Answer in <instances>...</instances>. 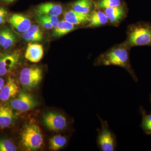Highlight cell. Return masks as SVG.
<instances>
[{"label":"cell","instance_id":"9","mask_svg":"<svg viewBox=\"0 0 151 151\" xmlns=\"http://www.w3.org/2000/svg\"><path fill=\"white\" fill-rule=\"evenodd\" d=\"M17 41L16 35L8 27L0 29V47L8 50L14 45Z\"/></svg>","mask_w":151,"mask_h":151},{"label":"cell","instance_id":"11","mask_svg":"<svg viewBox=\"0 0 151 151\" xmlns=\"http://www.w3.org/2000/svg\"><path fill=\"white\" fill-rule=\"evenodd\" d=\"M11 25L19 32L27 31L31 26V21L25 16L20 14H13L9 19Z\"/></svg>","mask_w":151,"mask_h":151},{"label":"cell","instance_id":"14","mask_svg":"<svg viewBox=\"0 0 151 151\" xmlns=\"http://www.w3.org/2000/svg\"><path fill=\"white\" fill-rule=\"evenodd\" d=\"M104 11L108 21L114 24H118L126 14L125 7L122 5L104 9Z\"/></svg>","mask_w":151,"mask_h":151},{"label":"cell","instance_id":"15","mask_svg":"<svg viewBox=\"0 0 151 151\" xmlns=\"http://www.w3.org/2000/svg\"><path fill=\"white\" fill-rule=\"evenodd\" d=\"M64 18L66 21L75 25L81 24L89 22L90 14L81 13L71 9L65 12Z\"/></svg>","mask_w":151,"mask_h":151},{"label":"cell","instance_id":"25","mask_svg":"<svg viewBox=\"0 0 151 151\" xmlns=\"http://www.w3.org/2000/svg\"><path fill=\"white\" fill-rule=\"evenodd\" d=\"M35 18L39 23L46 29H51L54 28L46 15H37Z\"/></svg>","mask_w":151,"mask_h":151},{"label":"cell","instance_id":"12","mask_svg":"<svg viewBox=\"0 0 151 151\" xmlns=\"http://www.w3.org/2000/svg\"><path fill=\"white\" fill-rule=\"evenodd\" d=\"M19 92V87L13 78L9 77L0 92V100L6 101L14 97Z\"/></svg>","mask_w":151,"mask_h":151},{"label":"cell","instance_id":"27","mask_svg":"<svg viewBox=\"0 0 151 151\" xmlns=\"http://www.w3.org/2000/svg\"><path fill=\"white\" fill-rule=\"evenodd\" d=\"M5 84L4 80L3 78H0V92Z\"/></svg>","mask_w":151,"mask_h":151},{"label":"cell","instance_id":"6","mask_svg":"<svg viewBox=\"0 0 151 151\" xmlns=\"http://www.w3.org/2000/svg\"><path fill=\"white\" fill-rule=\"evenodd\" d=\"M43 122L49 129L57 132L66 129L69 125L66 116L54 112L45 114L43 116Z\"/></svg>","mask_w":151,"mask_h":151},{"label":"cell","instance_id":"4","mask_svg":"<svg viewBox=\"0 0 151 151\" xmlns=\"http://www.w3.org/2000/svg\"><path fill=\"white\" fill-rule=\"evenodd\" d=\"M21 142L27 151H35L40 148L43 144V139L39 127L35 124L27 125L22 132Z\"/></svg>","mask_w":151,"mask_h":151},{"label":"cell","instance_id":"2","mask_svg":"<svg viewBox=\"0 0 151 151\" xmlns=\"http://www.w3.org/2000/svg\"><path fill=\"white\" fill-rule=\"evenodd\" d=\"M126 42L130 47L134 46H151V23L139 22L129 26Z\"/></svg>","mask_w":151,"mask_h":151},{"label":"cell","instance_id":"19","mask_svg":"<svg viewBox=\"0 0 151 151\" xmlns=\"http://www.w3.org/2000/svg\"><path fill=\"white\" fill-rule=\"evenodd\" d=\"M94 6L93 0H78L72 4L71 9L81 13L90 14Z\"/></svg>","mask_w":151,"mask_h":151},{"label":"cell","instance_id":"18","mask_svg":"<svg viewBox=\"0 0 151 151\" xmlns=\"http://www.w3.org/2000/svg\"><path fill=\"white\" fill-rule=\"evenodd\" d=\"M22 37L27 41L39 42L42 40L43 33L37 25H31L27 31L22 33Z\"/></svg>","mask_w":151,"mask_h":151},{"label":"cell","instance_id":"21","mask_svg":"<svg viewBox=\"0 0 151 151\" xmlns=\"http://www.w3.org/2000/svg\"><path fill=\"white\" fill-rule=\"evenodd\" d=\"M139 112L142 117L140 127L146 134L151 135V112L150 114H147L145 110L141 106Z\"/></svg>","mask_w":151,"mask_h":151},{"label":"cell","instance_id":"3","mask_svg":"<svg viewBox=\"0 0 151 151\" xmlns=\"http://www.w3.org/2000/svg\"><path fill=\"white\" fill-rule=\"evenodd\" d=\"M101 124V128L97 129V146L101 151H114L117 150L118 141L114 132L110 129L108 122L97 114Z\"/></svg>","mask_w":151,"mask_h":151},{"label":"cell","instance_id":"22","mask_svg":"<svg viewBox=\"0 0 151 151\" xmlns=\"http://www.w3.org/2000/svg\"><path fill=\"white\" fill-rule=\"evenodd\" d=\"M68 142V139L64 136L55 135L50 141V148L53 151L58 150L64 147Z\"/></svg>","mask_w":151,"mask_h":151},{"label":"cell","instance_id":"29","mask_svg":"<svg viewBox=\"0 0 151 151\" xmlns=\"http://www.w3.org/2000/svg\"><path fill=\"white\" fill-rule=\"evenodd\" d=\"M150 102H151V95H150Z\"/></svg>","mask_w":151,"mask_h":151},{"label":"cell","instance_id":"20","mask_svg":"<svg viewBox=\"0 0 151 151\" xmlns=\"http://www.w3.org/2000/svg\"><path fill=\"white\" fill-rule=\"evenodd\" d=\"M76 28L75 25L68 22L65 20L59 22L57 26L55 28L52 35L55 37H60L72 31Z\"/></svg>","mask_w":151,"mask_h":151},{"label":"cell","instance_id":"17","mask_svg":"<svg viewBox=\"0 0 151 151\" xmlns=\"http://www.w3.org/2000/svg\"><path fill=\"white\" fill-rule=\"evenodd\" d=\"M108 19L105 13L100 11L93 10L90 13V20L87 27H95L107 24Z\"/></svg>","mask_w":151,"mask_h":151},{"label":"cell","instance_id":"23","mask_svg":"<svg viewBox=\"0 0 151 151\" xmlns=\"http://www.w3.org/2000/svg\"><path fill=\"white\" fill-rule=\"evenodd\" d=\"M122 5L121 0H98L96 3L97 9L101 10Z\"/></svg>","mask_w":151,"mask_h":151},{"label":"cell","instance_id":"5","mask_svg":"<svg viewBox=\"0 0 151 151\" xmlns=\"http://www.w3.org/2000/svg\"><path fill=\"white\" fill-rule=\"evenodd\" d=\"M42 78V69L39 66H32L22 69L19 80L24 88L31 89L37 87L40 83Z\"/></svg>","mask_w":151,"mask_h":151},{"label":"cell","instance_id":"28","mask_svg":"<svg viewBox=\"0 0 151 151\" xmlns=\"http://www.w3.org/2000/svg\"><path fill=\"white\" fill-rule=\"evenodd\" d=\"M1 1L2 2L5 3V4H9L13 3L16 0H1Z\"/></svg>","mask_w":151,"mask_h":151},{"label":"cell","instance_id":"13","mask_svg":"<svg viewBox=\"0 0 151 151\" xmlns=\"http://www.w3.org/2000/svg\"><path fill=\"white\" fill-rule=\"evenodd\" d=\"M43 54L42 45L38 44L30 43L28 45L25 57L30 62L37 63L42 59Z\"/></svg>","mask_w":151,"mask_h":151},{"label":"cell","instance_id":"8","mask_svg":"<svg viewBox=\"0 0 151 151\" xmlns=\"http://www.w3.org/2000/svg\"><path fill=\"white\" fill-rule=\"evenodd\" d=\"M20 58L19 52L0 53V76L6 75L16 67Z\"/></svg>","mask_w":151,"mask_h":151},{"label":"cell","instance_id":"10","mask_svg":"<svg viewBox=\"0 0 151 151\" xmlns=\"http://www.w3.org/2000/svg\"><path fill=\"white\" fill-rule=\"evenodd\" d=\"M37 15L48 16H58L63 12V7L60 4L52 2L43 3L36 8Z\"/></svg>","mask_w":151,"mask_h":151},{"label":"cell","instance_id":"7","mask_svg":"<svg viewBox=\"0 0 151 151\" xmlns=\"http://www.w3.org/2000/svg\"><path fill=\"white\" fill-rule=\"evenodd\" d=\"M10 105L14 110L24 112L36 107L37 102L32 94L25 91H22L16 98L11 100Z\"/></svg>","mask_w":151,"mask_h":151},{"label":"cell","instance_id":"26","mask_svg":"<svg viewBox=\"0 0 151 151\" xmlns=\"http://www.w3.org/2000/svg\"><path fill=\"white\" fill-rule=\"evenodd\" d=\"M8 14L7 11L5 8L3 7H0V25L5 23Z\"/></svg>","mask_w":151,"mask_h":151},{"label":"cell","instance_id":"24","mask_svg":"<svg viewBox=\"0 0 151 151\" xmlns=\"http://www.w3.org/2000/svg\"><path fill=\"white\" fill-rule=\"evenodd\" d=\"M17 148L12 142L7 139H0V151H16Z\"/></svg>","mask_w":151,"mask_h":151},{"label":"cell","instance_id":"16","mask_svg":"<svg viewBox=\"0 0 151 151\" xmlns=\"http://www.w3.org/2000/svg\"><path fill=\"white\" fill-rule=\"evenodd\" d=\"M14 115L12 109L8 106H0V127L6 128L13 122Z\"/></svg>","mask_w":151,"mask_h":151},{"label":"cell","instance_id":"1","mask_svg":"<svg viewBox=\"0 0 151 151\" xmlns=\"http://www.w3.org/2000/svg\"><path fill=\"white\" fill-rule=\"evenodd\" d=\"M126 41L118 45L100 55L94 61L95 66L116 65L124 68L130 73L134 81L137 82L138 78L130 62V48Z\"/></svg>","mask_w":151,"mask_h":151}]
</instances>
